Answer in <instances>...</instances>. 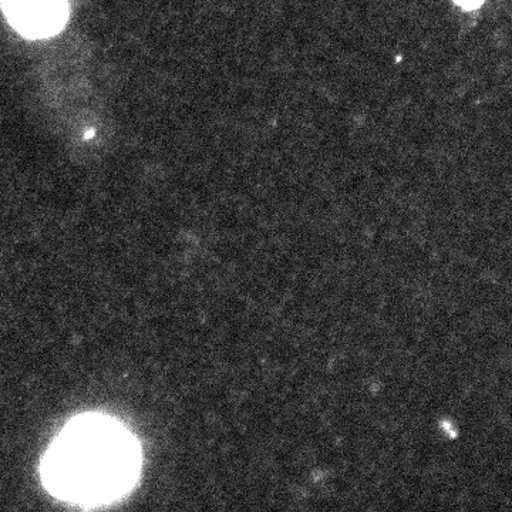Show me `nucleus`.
Listing matches in <instances>:
<instances>
[{
    "label": "nucleus",
    "mask_w": 512,
    "mask_h": 512,
    "mask_svg": "<svg viewBox=\"0 0 512 512\" xmlns=\"http://www.w3.org/2000/svg\"><path fill=\"white\" fill-rule=\"evenodd\" d=\"M456 2L458 5L463 6V8L476 9L483 3V0H456Z\"/></svg>",
    "instance_id": "obj_3"
},
{
    "label": "nucleus",
    "mask_w": 512,
    "mask_h": 512,
    "mask_svg": "<svg viewBox=\"0 0 512 512\" xmlns=\"http://www.w3.org/2000/svg\"><path fill=\"white\" fill-rule=\"evenodd\" d=\"M2 8L10 25L33 39L55 35L69 15L67 0H2Z\"/></svg>",
    "instance_id": "obj_2"
},
{
    "label": "nucleus",
    "mask_w": 512,
    "mask_h": 512,
    "mask_svg": "<svg viewBox=\"0 0 512 512\" xmlns=\"http://www.w3.org/2000/svg\"><path fill=\"white\" fill-rule=\"evenodd\" d=\"M138 470V448L111 420L70 424L47 454L45 477L52 490L70 500H110L130 487Z\"/></svg>",
    "instance_id": "obj_1"
}]
</instances>
